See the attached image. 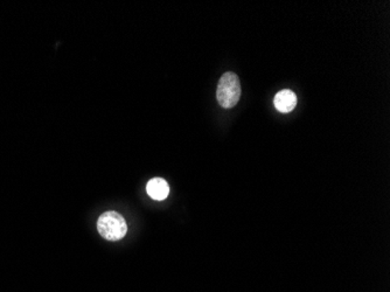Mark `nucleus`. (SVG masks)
I'll return each instance as SVG.
<instances>
[{
    "label": "nucleus",
    "mask_w": 390,
    "mask_h": 292,
    "mask_svg": "<svg viewBox=\"0 0 390 292\" xmlns=\"http://www.w3.org/2000/svg\"><path fill=\"white\" fill-rule=\"evenodd\" d=\"M241 82L235 72H228L220 79L216 90V99L225 109L234 108L239 103L241 97Z\"/></svg>",
    "instance_id": "1"
},
{
    "label": "nucleus",
    "mask_w": 390,
    "mask_h": 292,
    "mask_svg": "<svg viewBox=\"0 0 390 292\" xmlns=\"http://www.w3.org/2000/svg\"><path fill=\"white\" fill-rule=\"evenodd\" d=\"M97 229L103 239L115 242L122 240L127 235V221L120 213L115 210H109L99 217Z\"/></svg>",
    "instance_id": "2"
},
{
    "label": "nucleus",
    "mask_w": 390,
    "mask_h": 292,
    "mask_svg": "<svg viewBox=\"0 0 390 292\" xmlns=\"http://www.w3.org/2000/svg\"><path fill=\"white\" fill-rule=\"evenodd\" d=\"M274 103L275 107L279 113L287 114V113L294 110L296 106H297V96L292 90H281L279 93L276 94Z\"/></svg>",
    "instance_id": "3"
},
{
    "label": "nucleus",
    "mask_w": 390,
    "mask_h": 292,
    "mask_svg": "<svg viewBox=\"0 0 390 292\" xmlns=\"http://www.w3.org/2000/svg\"><path fill=\"white\" fill-rule=\"evenodd\" d=\"M146 192L156 201H163L170 194V186L163 178L151 179L150 182H147Z\"/></svg>",
    "instance_id": "4"
}]
</instances>
